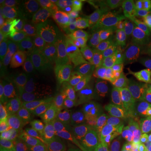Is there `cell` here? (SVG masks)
Listing matches in <instances>:
<instances>
[{
    "instance_id": "obj_1",
    "label": "cell",
    "mask_w": 151,
    "mask_h": 151,
    "mask_svg": "<svg viewBox=\"0 0 151 151\" xmlns=\"http://www.w3.org/2000/svg\"><path fill=\"white\" fill-rule=\"evenodd\" d=\"M74 68L94 87H109L120 74L115 55L101 41L72 50Z\"/></svg>"
},
{
    "instance_id": "obj_2",
    "label": "cell",
    "mask_w": 151,
    "mask_h": 151,
    "mask_svg": "<svg viewBox=\"0 0 151 151\" xmlns=\"http://www.w3.org/2000/svg\"><path fill=\"white\" fill-rule=\"evenodd\" d=\"M59 113L70 138L76 143L91 145L104 137V128L83 102L69 97Z\"/></svg>"
},
{
    "instance_id": "obj_3",
    "label": "cell",
    "mask_w": 151,
    "mask_h": 151,
    "mask_svg": "<svg viewBox=\"0 0 151 151\" xmlns=\"http://www.w3.org/2000/svg\"><path fill=\"white\" fill-rule=\"evenodd\" d=\"M81 16L75 1L56 0L41 4L37 14V33L47 40L65 35L68 29Z\"/></svg>"
},
{
    "instance_id": "obj_4",
    "label": "cell",
    "mask_w": 151,
    "mask_h": 151,
    "mask_svg": "<svg viewBox=\"0 0 151 151\" xmlns=\"http://www.w3.org/2000/svg\"><path fill=\"white\" fill-rule=\"evenodd\" d=\"M110 87L114 97V112L110 124L111 131L138 128L140 121L134 107L129 77L121 72Z\"/></svg>"
},
{
    "instance_id": "obj_5",
    "label": "cell",
    "mask_w": 151,
    "mask_h": 151,
    "mask_svg": "<svg viewBox=\"0 0 151 151\" xmlns=\"http://www.w3.org/2000/svg\"><path fill=\"white\" fill-rule=\"evenodd\" d=\"M109 42L127 58L134 56L140 48L139 33L134 25L117 20L103 29Z\"/></svg>"
},
{
    "instance_id": "obj_6",
    "label": "cell",
    "mask_w": 151,
    "mask_h": 151,
    "mask_svg": "<svg viewBox=\"0 0 151 151\" xmlns=\"http://www.w3.org/2000/svg\"><path fill=\"white\" fill-rule=\"evenodd\" d=\"M102 31L103 25L101 22L81 15L66 31L63 37V44L70 50H73L94 42L95 38Z\"/></svg>"
},
{
    "instance_id": "obj_7",
    "label": "cell",
    "mask_w": 151,
    "mask_h": 151,
    "mask_svg": "<svg viewBox=\"0 0 151 151\" xmlns=\"http://www.w3.org/2000/svg\"><path fill=\"white\" fill-rule=\"evenodd\" d=\"M84 103L104 129L110 126L114 112V97L110 86L94 87Z\"/></svg>"
},
{
    "instance_id": "obj_8",
    "label": "cell",
    "mask_w": 151,
    "mask_h": 151,
    "mask_svg": "<svg viewBox=\"0 0 151 151\" xmlns=\"http://www.w3.org/2000/svg\"><path fill=\"white\" fill-rule=\"evenodd\" d=\"M35 87L37 100L50 105L58 112L69 97L65 78L57 72H54L41 84Z\"/></svg>"
},
{
    "instance_id": "obj_9",
    "label": "cell",
    "mask_w": 151,
    "mask_h": 151,
    "mask_svg": "<svg viewBox=\"0 0 151 151\" xmlns=\"http://www.w3.org/2000/svg\"><path fill=\"white\" fill-rule=\"evenodd\" d=\"M54 113L50 105L36 100L24 113L20 125V134L33 136L45 131Z\"/></svg>"
},
{
    "instance_id": "obj_10",
    "label": "cell",
    "mask_w": 151,
    "mask_h": 151,
    "mask_svg": "<svg viewBox=\"0 0 151 151\" xmlns=\"http://www.w3.org/2000/svg\"><path fill=\"white\" fill-rule=\"evenodd\" d=\"M129 82L135 112L140 123L145 126L151 134V91L146 86L143 77L139 73L130 76Z\"/></svg>"
},
{
    "instance_id": "obj_11",
    "label": "cell",
    "mask_w": 151,
    "mask_h": 151,
    "mask_svg": "<svg viewBox=\"0 0 151 151\" xmlns=\"http://www.w3.org/2000/svg\"><path fill=\"white\" fill-rule=\"evenodd\" d=\"M1 28L13 39H28L37 32L36 17L9 12L1 14Z\"/></svg>"
},
{
    "instance_id": "obj_12",
    "label": "cell",
    "mask_w": 151,
    "mask_h": 151,
    "mask_svg": "<svg viewBox=\"0 0 151 151\" xmlns=\"http://www.w3.org/2000/svg\"><path fill=\"white\" fill-rule=\"evenodd\" d=\"M145 134L140 128L111 131L109 146L111 151H142Z\"/></svg>"
},
{
    "instance_id": "obj_13",
    "label": "cell",
    "mask_w": 151,
    "mask_h": 151,
    "mask_svg": "<svg viewBox=\"0 0 151 151\" xmlns=\"http://www.w3.org/2000/svg\"><path fill=\"white\" fill-rule=\"evenodd\" d=\"M44 62L48 64L55 72L65 75L74 70L72 50L67 48L64 44L50 42L48 40V50Z\"/></svg>"
},
{
    "instance_id": "obj_14",
    "label": "cell",
    "mask_w": 151,
    "mask_h": 151,
    "mask_svg": "<svg viewBox=\"0 0 151 151\" xmlns=\"http://www.w3.org/2000/svg\"><path fill=\"white\" fill-rule=\"evenodd\" d=\"M83 15L100 21L103 29L109 24L117 21V14L110 8L105 6L100 0H77L75 1Z\"/></svg>"
},
{
    "instance_id": "obj_15",
    "label": "cell",
    "mask_w": 151,
    "mask_h": 151,
    "mask_svg": "<svg viewBox=\"0 0 151 151\" xmlns=\"http://www.w3.org/2000/svg\"><path fill=\"white\" fill-rule=\"evenodd\" d=\"M65 80L69 92V97L83 103L94 89L92 83L76 69L65 75Z\"/></svg>"
},
{
    "instance_id": "obj_16",
    "label": "cell",
    "mask_w": 151,
    "mask_h": 151,
    "mask_svg": "<svg viewBox=\"0 0 151 151\" xmlns=\"http://www.w3.org/2000/svg\"><path fill=\"white\" fill-rule=\"evenodd\" d=\"M16 80L14 75H12L4 85L0 86V117L1 124L4 125L15 104Z\"/></svg>"
},
{
    "instance_id": "obj_17",
    "label": "cell",
    "mask_w": 151,
    "mask_h": 151,
    "mask_svg": "<svg viewBox=\"0 0 151 151\" xmlns=\"http://www.w3.org/2000/svg\"><path fill=\"white\" fill-rule=\"evenodd\" d=\"M54 70L45 62L31 63L25 68L18 71L20 79L27 83L36 86L41 84L54 73Z\"/></svg>"
},
{
    "instance_id": "obj_18",
    "label": "cell",
    "mask_w": 151,
    "mask_h": 151,
    "mask_svg": "<svg viewBox=\"0 0 151 151\" xmlns=\"http://www.w3.org/2000/svg\"><path fill=\"white\" fill-rule=\"evenodd\" d=\"M26 39H13L9 48L1 55L3 62L9 70L10 75H14L20 67Z\"/></svg>"
},
{
    "instance_id": "obj_19",
    "label": "cell",
    "mask_w": 151,
    "mask_h": 151,
    "mask_svg": "<svg viewBox=\"0 0 151 151\" xmlns=\"http://www.w3.org/2000/svg\"><path fill=\"white\" fill-rule=\"evenodd\" d=\"M48 141L55 146H62L67 143L70 136L59 112H55L50 123L45 130Z\"/></svg>"
},
{
    "instance_id": "obj_20",
    "label": "cell",
    "mask_w": 151,
    "mask_h": 151,
    "mask_svg": "<svg viewBox=\"0 0 151 151\" xmlns=\"http://www.w3.org/2000/svg\"><path fill=\"white\" fill-rule=\"evenodd\" d=\"M111 9L121 18H127L137 13L145 12L146 1L144 0H118Z\"/></svg>"
},
{
    "instance_id": "obj_21",
    "label": "cell",
    "mask_w": 151,
    "mask_h": 151,
    "mask_svg": "<svg viewBox=\"0 0 151 151\" xmlns=\"http://www.w3.org/2000/svg\"><path fill=\"white\" fill-rule=\"evenodd\" d=\"M37 100L35 87L26 81L19 78L16 80V100L15 102L20 104L27 110Z\"/></svg>"
},
{
    "instance_id": "obj_22",
    "label": "cell",
    "mask_w": 151,
    "mask_h": 151,
    "mask_svg": "<svg viewBox=\"0 0 151 151\" xmlns=\"http://www.w3.org/2000/svg\"><path fill=\"white\" fill-rule=\"evenodd\" d=\"M40 4L39 2L32 0H10L9 4L3 14L13 12L23 14H33L36 17Z\"/></svg>"
},
{
    "instance_id": "obj_23",
    "label": "cell",
    "mask_w": 151,
    "mask_h": 151,
    "mask_svg": "<svg viewBox=\"0 0 151 151\" xmlns=\"http://www.w3.org/2000/svg\"><path fill=\"white\" fill-rule=\"evenodd\" d=\"M131 59H134L135 61L142 66L147 65L151 61L150 46H140L138 52Z\"/></svg>"
},
{
    "instance_id": "obj_24",
    "label": "cell",
    "mask_w": 151,
    "mask_h": 151,
    "mask_svg": "<svg viewBox=\"0 0 151 151\" xmlns=\"http://www.w3.org/2000/svg\"><path fill=\"white\" fill-rule=\"evenodd\" d=\"M10 43V36L4 28H0V55L3 54L9 48Z\"/></svg>"
},
{
    "instance_id": "obj_25",
    "label": "cell",
    "mask_w": 151,
    "mask_h": 151,
    "mask_svg": "<svg viewBox=\"0 0 151 151\" xmlns=\"http://www.w3.org/2000/svg\"><path fill=\"white\" fill-rule=\"evenodd\" d=\"M124 19L126 20L127 23L131 24L134 26H138L141 24H143L144 22L146 21V15L145 12H142V13H137L134 14L131 16L124 18Z\"/></svg>"
},
{
    "instance_id": "obj_26",
    "label": "cell",
    "mask_w": 151,
    "mask_h": 151,
    "mask_svg": "<svg viewBox=\"0 0 151 151\" xmlns=\"http://www.w3.org/2000/svg\"><path fill=\"white\" fill-rule=\"evenodd\" d=\"M135 27L137 28L138 31L140 35L148 36V37H151V22L146 20L143 24H141L138 26H135Z\"/></svg>"
},
{
    "instance_id": "obj_27",
    "label": "cell",
    "mask_w": 151,
    "mask_h": 151,
    "mask_svg": "<svg viewBox=\"0 0 151 151\" xmlns=\"http://www.w3.org/2000/svg\"><path fill=\"white\" fill-rule=\"evenodd\" d=\"M10 76L12 75H10L9 70H8V68L3 62L0 61V86L4 85Z\"/></svg>"
},
{
    "instance_id": "obj_28",
    "label": "cell",
    "mask_w": 151,
    "mask_h": 151,
    "mask_svg": "<svg viewBox=\"0 0 151 151\" xmlns=\"http://www.w3.org/2000/svg\"><path fill=\"white\" fill-rule=\"evenodd\" d=\"M137 72L142 76H146V77H151V61L149 62L147 65L145 66L140 67Z\"/></svg>"
},
{
    "instance_id": "obj_29",
    "label": "cell",
    "mask_w": 151,
    "mask_h": 151,
    "mask_svg": "<svg viewBox=\"0 0 151 151\" xmlns=\"http://www.w3.org/2000/svg\"><path fill=\"white\" fill-rule=\"evenodd\" d=\"M146 20L151 22V0L146 1Z\"/></svg>"
},
{
    "instance_id": "obj_30",
    "label": "cell",
    "mask_w": 151,
    "mask_h": 151,
    "mask_svg": "<svg viewBox=\"0 0 151 151\" xmlns=\"http://www.w3.org/2000/svg\"><path fill=\"white\" fill-rule=\"evenodd\" d=\"M30 151H54V150L48 145H42L40 146V147H36V148H34Z\"/></svg>"
},
{
    "instance_id": "obj_31",
    "label": "cell",
    "mask_w": 151,
    "mask_h": 151,
    "mask_svg": "<svg viewBox=\"0 0 151 151\" xmlns=\"http://www.w3.org/2000/svg\"><path fill=\"white\" fill-rule=\"evenodd\" d=\"M10 0H1L0 1V9H1V14H3L6 10L7 7L9 4Z\"/></svg>"
},
{
    "instance_id": "obj_32",
    "label": "cell",
    "mask_w": 151,
    "mask_h": 151,
    "mask_svg": "<svg viewBox=\"0 0 151 151\" xmlns=\"http://www.w3.org/2000/svg\"><path fill=\"white\" fill-rule=\"evenodd\" d=\"M101 1V3L103 4L105 6H107L108 8H110L111 9V7L114 4V3H115V1L114 0H100Z\"/></svg>"
},
{
    "instance_id": "obj_33",
    "label": "cell",
    "mask_w": 151,
    "mask_h": 151,
    "mask_svg": "<svg viewBox=\"0 0 151 151\" xmlns=\"http://www.w3.org/2000/svg\"><path fill=\"white\" fill-rule=\"evenodd\" d=\"M138 73V72H137ZM143 77V79H144V81H145V83L146 86L149 88V90L151 91V78L150 77H145V76H142Z\"/></svg>"
},
{
    "instance_id": "obj_34",
    "label": "cell",
    "mask_w": 151,
    "mask_h": 151,
    "mask_svg": "<svg viewBox=\"0 0 151 151\" xmlns=\"http://www.w3.org/2000/svg\"><path fill=\"white\" fill-rule=\"evenodd\" d=\"M142 151H151V142H148L144 145Z\"/></svg>"
},
{
    "instance_id": "obj_35",
    "label": "cell",
    "mask_w": 151,
    "mask_h": 151,
    "mask_svg": "<svg viewBox=\"0 0 151 151\" xmlns=\"http://www.w3.org/2000/svg\"><path fill=\"white\" fill-rule=\"evenodd\" d=\"M150 142H151V136H150Z\"/></svg>"
},
{
    "instance_id": "obj_36",
    "label": "cell",
    "mask_w": 151,
    "mask_h": 151,
    "mask_svg": "<svg viewBox=\"0 0 151 151\" xmlns=\"http://www.w3.org/2000/svg\"><path fill=\"white\" fill-rule=\"evenodd\" d=\"M150 50H151V45H150Z\"/></svg>"
},
{
    "instance_id": "obj_37",
    "label": "cell",
    "mask_w": 151,
    "mask_h": 151,
    "mask_svg": "<svg viewBox=\"0 0 151 151\" xmlns=\"http://www.w3.org/2000/svg\"><path fill=\"white\" fill-rule=\"evenodd\" d=\"M145 77H146V76H145ZM150 78H151V77H150Z\"/></svg>"
}]
</instances>
